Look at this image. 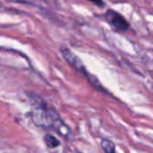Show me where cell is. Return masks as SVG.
Wrapping results in <instances>:
<instances>
[{
	"mask_svg": "<svg viewBox=\"0 0 153 153\" xmlns=\"http://www.w3.org/2000/svg\"><path fill=\"white\" fill-rule=\"evenodd\" d=\"M31 104V120L43 128H52L63 136H68L71 133L70 128L64 123L56 110L50 108L38 96H30Z\"/></svg>",
	"mask_w": 153,
	"mask_h": 153,
	"instance_id": "cell-1",
	"label": "cell"
},
{
	"mask_svg": "<svg viewBox=\"0 0 153 153\" xmlns=\"http://www.w3.org/2000/svg\"><path fill=\"white\" fill-rule=\"evenodd\" d=\"M60 52H61V54H62L64 59H65V61H66V62L74 69V70H76V71H77L78 73H80V74H82V75H84L86 78H88V80L90 81V82H91L94 87L101 88V85H100V82L97 80V78L94 77V76H92L91 74H90L86 71V69H85V67H84L82 62L81 61V59H80L74 53H73L69 48L65 47V46H62V47L60 48Z\"/></svg>",
	"mask_w": 153,
	"mask_h": 153,
	"instance_id": "cell-2",
	"label": "cell"
},
{
	"mask_svg": "<svg viewBox=\"0 0 153 153\" xmlns=\"http://www.w3.org/2000/svg\"><path fill=\"white\" fill-rule=\"evenodd\" d=\"M105 19L108 22V23L117 31H125L127 30L130 27L129 22L127 20L119 13L114 11V10H108L105 13Z\"/></svg>",
	"mask_w": 153,
	"mask_h": 153,
	"instance_id": "cell-3",
	"label": "cell"
},
{
	"mask_svg": "<svg viewBox=\"0 0 153 153\" xmlns=\"http://www.w3.org/2000/svg\"><path fill=\"white\" fill-rule=\"evenodd\" d=\"M101 147L105 153H116L115 143L108 139H103L101 141Z\"/></svg>",
	"mask_w": 153,
	"mask_h": 153,
	"instance_id": "cell-4",
	"label": "cell"
},
{
	"mask_svg": "<svg viewBox=\"0 0 153 153\" xmlns=\"http://www.w3.org/2000/svg\"><path fill=\"white\" fill-rule=\"evenodd\" d=\"M44 142L48 148H56L60 144L59 141L56 137H54L53 135H51L49 134H47L44 136Z\"/></svg>",
	"mask_w": 153,
	"mask_h": 153,
	"instance_id": "cell-5",
	"label": "cell"
},
{
	"mask_svg": "<svg viewBox=\"0 0 153 153\" xmlns=\"http://www.w3.org/2000/svg\"><path fill=\"white\" fill-rule=\"evenodd\" d=\"M88 1L91 2L92 4H96V5H98L100 7H103L105 5V3H104L103 0H88Z\"/></svg>",
	"mask_w": 153,
	"mask_h": 153,
	"instance_id": "cell-6",
	"label": "cell"
},
{
	"mask_svg": "<svg viewBox=\"0 0 153 153\" xmlns=\"http://www.w3.org/2000/svg\"><path fill=\"white\" fill-rule=\"evenodd\" d=\"M6 1L12 2V3H24V2L22 1V0H6Z\"/></svg>",
	"mask_w": 153,
	"mask_h": 153,
	"instance_id": "cell-7",
	"label": "cell"
}]
</instances>
